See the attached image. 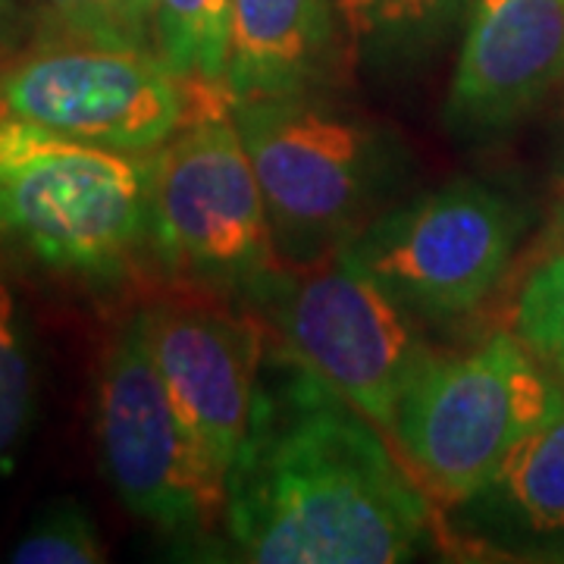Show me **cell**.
Returning a JSON list of instances; mask_svg holds the SVG:
<instances>
[{"label":"cell","mask_w":564,"mask_h":564,"mask_svg":"<svg viewBox=\"0 0 564 564\" xmlns=\"http://www.w3.org/2000/svg\"><path fill=\"white\" fill-rule=\"evenodd\" d=\"M261 389L223 521L258 564H395L430 533V496L383 433L289 358Z\"/></svg>","instance_id":"cell-1"},{"label":"cell","mask_w":564,"mask_h":564,"mask_svg":"<svg viewBox=\"0 0 564 564\" xmlns=\"http://www.w3.org/2000/svg\"><path fill=\"white\" fill-rule=\"evenodd\" d=\"M0 242L107 282L151 245V158L69 139L0 104Z\"/></svg>","instance_id":"cell-2"},{"label":"cell","mask_w":564,"mask_h":564,"mask_svg":"<svg viewBox=\"0 0 564 564\" xmlns=\"http://www.w3.org/2000/svg\"><path fill=\"white\" fill-rule=\"evenodd\" d=\"M555 392L558 383L518 333H496L467 355L426 351L404 389L392 443L430 499L462 508L549 414Z\"/></svg>","instance_id":"cell-3"},{"label":"cell","mask_w":564,"mask_h":564,"mask_svg":"<svg viewBox=\"0 0 564 564\" xmlns=\"http://www.w3.org/2000/svg\"><path fill=\"white\" fill-rule=\"evenodd\" d=\"M251 302L273 321L289 358L392 440L426 351L408 311L361 263L336 248L295 273L276 270Z\"/></svg>","instance_id":"cell-4"},{"label":"cell","mask_w":564,"mask_h":564,"mask_svg":"<svg viewBox=\"0 0 564 564\" xmlns=\"http://www.w3.org/2000/svg\"><path fill=\"white\" fill-rule=\"evenodd\" d=\"M151 248L182 280L245 299L280 270L270 214L232 107L198 113L154 151Z\"/></svg>","instance_id":"cell-5"},{"label":"cell","mask_w":564,"mask_h":564,"mask_svg":"<svg viewBox=\"0 0 564 564\" xmlns=\"http://www.w3.org/2000/svg\"><path fill=\"white\" fill-rule=\"evenodd\" d=\"M0 104L69 139L151 154L198 113L232 107V98L188 82L151 47L47 39L0 69Z\"/></svg>","instance_id":"cell-6"},{"label":"cell","mask_w":564,"mask_h":564,"mask_svg":"<svg viewBox=\"0 0 564 564\" xmlns=\"http://www.w3.org/2000/svg\"><path fill=\"white\" fill-rule=\"evenodd\" d=\"M263 192L276 254L311 263L343 248L383 180V144L364 122L304 95L232 104Z\"/></svg>","instance_id":"cell-7"},{"label":"cell","mask_w":564,"mask_h":564,"mask_svg":"<svg viewBox=\"0 0 564 564\" xmlns=\"http://www.w3.org/2000/svg\"><path fill=\"white\" fill-rule=\"evenodd\" d=\"M95 433L104 477L144 524L185 533L226 514L229 480L170 402L141 311L104 348Z\"/></svg>","instance_id":"cell-8"},{"label":"cell","mask_w":564,"mask_h":564,"mask_svg":"<svg viewBox=\"0 0 564 564\" xmlns=\"http://www.w3.org/2000/svg\"><path fill=\"white\" fill-rule=\"evenodd\" d=\"M524 220L480 182H448L358 229L345 251L408 314L464 317L496 292Z\"/></svg>","instance_id":"cell-9"},{"label":"cell","mask_w":564,"mask_h":564,"mask_svg":"<svg viewBox=\"0 0 564 564\" xmlns=\"http://www.w3.org/2000/svg\"><path fill=\"white\" fill-rule=\"evenodd\" d=\"M170 402L229 480L261 411V333L214 307L158 304L141 311Z\"/></svg>","instance_id":"cell-10"},{"label":"cell","mask_w":564,"mask_h":564,"mask_svg":"<svg viewBox=\"0 0 564 564\" xmlns=\"http://www.w3.org/2000/svg\"><path fill=\"white\" fill-rule=\"evenodd\" d=\"M564 82V0H470L445 95L455 132L505 129Z\"/></svg>","instance_id":"cell-11"},{"label":"cell","mask_w":564,"mask_h":564,"mask_svg":"<svg viewBox=\"0 0 564 564\" xmlns=\"http://www.w3.org/2000/svg\"><path fill=\"white\" fill-rule=\"evenodd\" d=\"M329 0H232L226 91L232 104L304 95L329 66Z\"/></svg>","instance_id":"cell-12"},{"label":"cell","mask_w":564,"mask_h":564,"mask_svg":"<svg viewBox=\"0 0 564 564\" xmlns=\"http://www.w3.org/2000/svg\"><path fill=\"white\" fill-rule=\"evenodd\" d=\"M502 511L533 536L564 533V386L543 421L505 455L492 480L470 499ZM467 505V502H464Z\"/></svg>","instance_id":"cell-13"},{"label":"cell","mask_w":564,"mask_h":564,"mask_svg":"<svg viewBox=\"0 0 564 564\" xmlns=\"http://www.w3.org/2000/svg\"><path fill=\"white\" fill-rule=\"evenodd\" d=\"M232 0H154L158 54L195 85L226 91Z\"/></svg>","instance_id":"cell-14"},{"label":"cell","mask_w":564,"mask_h":564,"mask_svg":"<svg viewBox=\"0 0 564 564\" xmlns=\"http://www.w3.org/2000/svg\"><path fill=\"white\" fill-rule=\"evenodd\" d=\"M39 408V373L10 282L0 280V470L29 436Z\"/></svg>","instance_id":"cell-15"},{"label":"cell","mask_w":564,"mask_h":564,"mask_svg":"<svg viewBox=\"0 0 564 564\" xmlns=\"http://www.w3.org/2000/svg\"><path fill=\"white\" fill-rule=\"evenodd\" d=\"M41 7L47 39L158 51L154 0H41Z\"/></svg>","instance_id":"cell-16"},{"label":"cell","mask_w":564,"mask_h":564,"mask_svg":"<svg viewBox=\"0 0 564 564\" xmlns=\"http://www.w3.org/2000/svg\"><path fill=\"white\" fill-rule=\"evenodd\" d=\"M13 564H101L107 562L101 530L79 499H54L29 521L7 552Z\"/></svg>","instance_id":"cell-17"},{"label":"cell","mask_w":564,"mask_h":564,"mask_svg":"<svg viewBox=\"0 0 564 564\" xmlns=\"http://www.w3.org/2000/svg\"><path fill=\"white\" fill-rule=\"evenodd\" d=\"M514 326L543 361L564 367V251L552 254L521 289Z\"/></svg>","instance_id":"cell-18"},{"label":"cell","mask_w":564,"mask_h":564,"mask_svg":"<svg viewBox=\"0 0 564 564\" xmlns=\"http://www.w3.org/2000/svg\"><path fill=\"white\" fill-rule=\"evenodd\" d=\"M455 0H336L339 17L351 32L364 39L373 35H402L440 20Z\"/></svg>","instance_id":"cell-19"},{"label":"cell","mask_w":564,"mask_h":564,"mask_svg":"<svg viewBox=\"0 0 564 564\" xmlns=\"http://www.w3.org/2000/svg\"><path fill=\"white\" fill-rule=\"evenodd\" d=\"M20 32V0H0V54Z\"/></svg>","instance_id":"cell-20"},{"label":"cell","mask_w":564,"mask_h":564,"mask_svg":"<svg viewBox=\"0 0 564 564\" xmlns=\"http://www.w3.org/2000/svg\"><path fill=\"white\" fill-rule=\"evenodd\" d=\"M555 370H558V373H562V377H564V367H555Z\"/></svg>","instance_id":"cell-21"}]
</instances>
